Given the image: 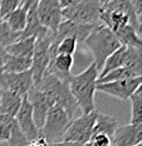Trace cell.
Masks as SVG:
<instances>
[{
  "label": "cell",
  "mask_w": 142,
  "mask_h": 146,
  "mask_svg": "<svg viewBox=\"0 0 142 146\" xmlns=\"http://www.w3.org/2000/svg\"><path fill=\"white\" fill-rule=\"evenodd\" d=\"M97 78L99 71L95 66V63L92 62L89 68H86L82 73L73 75L68 83V88L83 115L96 110L94 104V94L96 92Z\"/></svg>",
  "instance_id": "6da1fadb"
},
{
  "label": "cell",
  "mask_w": 142,
  "mask_h": 146,
  "mask_svg": "<svg viewBox=\"0 0 142 146\" xmlns=\"http://www.w3.org/2000/svg\"><path fill=\"white\" fill-rule=\"evenodd\" d=\"M3 90H5V89H3V87L0 84V96H1V93H2V91H3Z\"/></svg>",
  "instance_id": "ab89813d"
},
{
  "label": "cell",
  "mask_w": 142,
  "mask_h": 146,
  "mask_svg": "<svg viewBox=\"0 0 142 146\" xmlns=\"http://www.w3.org/2000/svg\"><path fill=\"white\" fill-rule=\"evenodd\" d=\"M6 56H7V52H6V50H5L3 47H1V46H0V60L5 61Z\"/></svg>",
  "instance_id": "74e56055"
},
{
  "label": "cell",
  "mask_w": 142,
  "mask_h": 146,
  "mask_svg": "<svg viewBox=\"0 0 142 146\" xmlns=\"http://www.w3.org/2000/svg\"><path fill=\"white\" fill-rule=\"evenodd\" d=\"M96 26L97 25H86L71 20H64L59 24L57 31L52 34V44H57L66 37H75L77 43L84 42Z\"/></svg>",
  "instance_id": "4fadbf2b"
},
{
  "label": "cell",
  "mask_w": 142,
  "mask_h": 146,
  "mask_svg": "<svg viewBox=\"0 0 142 146\" xmlns=\"http://www.w3.org/2000/svg\"><path fill=\"white\" fill-rule=\"evenodd\" d=\"M134 146H142L141 143H139V144H137V145H134Z\"/></svg>",
  "instance_id": "60d3db41"
},
{
  "label": "cell",
  "mask_w": 142,
  "mask_h": 146,
  "mask_svg": "<svg viewBox=\"0 0 142 146\" xmlns=\"http://www.w3.org/2000/svg\"><path fill=\"white\" fill-rule=\"evenodd\" d=\"M74 63L73 55L57 54L55 57L51 58L47 66V72L53 74L60 82L68 84L72 79V66Z\"/></svg>",
  "instance_id": "9a60e30c"
},
{
  "label": "cell",
  "mask_w": 142,
  "mask_h": 146,
  "mask_svg": "<svg viewBox=\"0 0 142 146\" xmlns=\"http://www.w3.org/2000/svg\"><path fill=\"white\" fill-rule=\"evenodd\" d=\"M2 20L6 21L7 25L9 26V28L12 29L14 32L21 33L25 29V27H26L27 11L24 8H21V7H18L16 10L10 13L8 16H6Z\"/></svg>",
  "instance_id": "cb8c5ba5"
},
{
  "label": "cell",
  "mask_w": 142,
  "mask_h": 146,
  "mask_svg": "<svg viewBox=\"0 0 142 146\" xmlns=\"http://www.w3.org/2000/svg\"><path fill=\"white\" fill-rule=\"evenodd\" d=\"M114 34L118 37L121 45H124L128 47L141 48V35H139L138 32L131 25H125L124 27L120 28Z\"/></svg>",
  "instance_id": "603a6c76"
},
{
  "label": "cell",
  "mask_w": 142,
  "mask_h": 146,
  "mask_svg": "<svg viewBox=\"0 0 142 146\" xmlns=\"http://www.w3.org/2000/svg\"><path fill=\"white\" fill-rule=\"evenodd\" d=\"M34 86H36L38 89L43 91L47 92L48 94H51L55 101V105L60 106L66 111L68 117L73 119L74 113L78 109V106L68 88V84L60 82L53 74L46 71L44 73L43 78L40 79V81Z\"/></svg>",
  "instance_id": "3957f363"
},
{
  "label": "cell",
  "mask_w": 142,
  "mask_h": 146,
  "mask_svg": "<svg viewBox=\"0 0 142 146\" xmlns=\"http://www.w3.org/2000/svg\"><path fill=\"white\" fill-rule=\"evenodd\" d=\"M102 3L100 0H82L75 6L62 10V16L65 20H71L78 24L99 25Z\"/></svg>",
  "instance_id": "5b68a950"
},
{
  "label": "cell",
  "mask_w": 142,
  "mask_h": 146,
  "mask_svg": "<svg viewBox=\"0 0 142 146\" xmlns=\"http://www.w3.org/2000/svg\"><path fill=\"white\" fill-rule=\"evenodd\" d=\"M131 100V123L133 125L142 124V91L139 87L129 98Z\"/></svg>",
  "instance_id": "484cf974"
},
{
  "label": "cell",
  "mask_w": 142,
  "mask_h": 146,
  "mask_svg": "<svg viewBox=\"0 0 142 146\" xmlns=\"http://www.w3.org/2000/svg\"><path fill=\"white\" fill-rule=\"evenodd\" d=\"M101 1V3H102V6H104V5H106L108 2H111V1H114V0H100Z\"/></svg>",
  "instance_id": "f35d334b"
},
{
  "label": "cell",
  "mask_w": 142,
  "mask_h": 146,
  "mask_svg": "<svg viewBox=\"0 0 142 146\" xmlns=\"http://www.w3.org/2000/svg\"><path fill=\"white\" fill-rule=\"evenodd\" d=\"M52 32L44 38L35 39L34 45V53L32 57V66L30 71L33 74L34 84L38 83L43 78L44 73L46 72L47 66L51 61V53L49 46L52 44Z\"/></svg>",
  "instance_id": "52a82bcc"
},
{
  "label": "cell",
  "mask_w": 142,
  "mask_h": 146,
  "mask_svg": "<svg viewBox=\"0 0 142 146\" xmlns=\"http://www.w3.org/2000/svg\"><path fill=\"white\" fill-rule=\"evenodd\" d=\"M27 146H49V144L43 138V137H40V138H38V139H36L35 142H32V143H29Z\"/></svg>",
  "instance_id": "d590c367"
},
{
  "label": "cell",
  "mask_w": 142,
  "mask_h": 146,
  "mask_svg": "<svg viewBox=\"0 0 142 146\" xmlns=\"http://www.w3.org/2000/svg\"><path fill=\"white\" fill-rule=\"evenodd\" d=\"M142 124H129L115 129L112 136V146H134L141 143Z\"/></svg>",
  "instance_id": "5bb4252c"
},
{
  "label": "cell",
  "mask_w": 142,
  "mask_h": 146,
  "mask_svg": "<svg viewBox=\"0 0 142 146\" xmlns=\"http://www.w3.org/2000/svg\"><path fill=\"white\" fill-rule=\"evenodd\" d=\"M97 112V110H94L89 113L82 115L81 117L73 119L62 138V142L86 144L92 137V130L95 124Z\"/></svg>",
  "instance_id": "8992f818"
},
{
  "label": "cell",
  "mask_w": 142,
  "mask_h": 146,
  "mask_svg": "<svg viewBox=\"0 0 142 146\" xmlns=\"http://www.w3.org/2000/svg\"><path fill=\"white\" fill-rule=\"evenodd\" d=\"M37 3L32 6L27 10V23L25 29L20 33L19 39L22 38H28V37H35L36 39L38 38H44L46 37L51 32L46 29L39 21L38 16H37V10H36Z\"/></svg>",
  "instance_id": "2e32d148"
},
{
  "label": "cell",
  "mask_w": 142,
  "mask_h": 146,
  "mask_svg": "<svg viewBox=\"0 0 142 146\" xmlns=\"http://www.w3.org/2000/svg\"><path fill=\"white\" fill-rule=\"evenodd\" d=\"M38 2V0H21V3H20V7L24 8L26 11L32 7Z\"/></svg>",
  "instance_id": "e575fe53"
},
{
  "label": "cell",
  "mask_w": 142,
  "mask_h": 146,
  "mask_svg": "<svg viewBox=\"0 0 142 146\" xmlns=\"http://www.w3.org/2000/svg\"><path fill=\"white\" fill-rule=\"evenodd\" d=\"M22 97L16 93L3 90L0 96V115L16 117L18 110L21 106Z\"/></svg>",
  "instance_id": "ac0fdd59"
},
{
  "label": "cell",
  "mask_w": 142,
  "mask_h": 146,
  "mask_svg": "<svg viewBox=\"0 0 142 146\" xmlns=\"http://www.w3.org/2000/svg\"><path fill=\"white\" fill-rule=\"evenodd\" d=\"M141 76H137L128 80L101 83V84H96V91L104 92L120 100H126L139 87H141Z\"/></svg>",
  "instance_id": "7c38bea8"
},
{
  "label": "cell",
  "mask_w": 142,
  "mask_h": 146,
  "mask_svg": "<svg viewBox=\"0 0 142 146\" xmlns=\"http://www.w3.org/2000/svg\"><path fill=\"white\" fill-rule=\"evenodd\" d=\"M36 10L40 24L49 32L55 33L63 19V9L58 0H38Z\"/></svg>",
  "instance_id": "9c48e42d"
},
{
  "label": "cell",
  "mask_w": 142,
  "mask_h": 146,
  "mask_svg": "<svg viewBox=\"0 0 142 146\" xmlns=\"http://www.w3.org/2000/svg\"><path fill=\"white\" fill-rule=\"evenodd\" d=\"M20 37V33H16L9 28L6 21L0 23V46L6 48L7 46L17 42Z\"/></svg>",
  "instance_id": "83f0119b"
},
{
  "label": "cell",
  "mask_w": 142,
  "mask_h": 146,
  "mask_svg": "<svg viewBox=\"0 0 142 146\" xmlns=\"http://www.w3.org/2000/svg\"><path fill=\"white\" fill-rule=\"evenodd\" d=\"M20 7V0H0V16L3 19Z\"/></svg>",
  "instance_id": "f546056e"
},
{
  "label": "cell",
  "mask_w": 142,
  "mask_h": 146,
  "mask_svg": "<svg viewBox=\"0 0 142 146\" xmlns=\"http://www.w3.org/2000/svg\"><path fill=\"white\" fill-rule=\"evenodd\" d=\"M9 137H10L9 128L7 127L5 124L0 123V142H1V143L8 142V141H9Z\"/></svg>",
  "instance_id": "1f68e13d"
},
{
  "label": "cell",
  "mask_w": 142,
  "mask_h": 146,
  "mask_svg": "<svg viewBox=\"0 0 142 146\" xmlns=\"http://www.w3.org/2000/svg\"><path fill=\"white\" fill-rule=\"evenodd\" d=\"M80 1H82V0H58L59 6H60L62 9H65V8H68V7H72V6H75Z\"/></svg>",
  "instance_id": "836d02e7"
},
{
  "label": "cell",
  "mask_w": 142,
  "mask_h": 146,
  "mask_svg": "<svg viewBox=\"0 0 142 146\" xmlns=\"http://www.w3.org/2000/svg\"><path fill=\"white\" fill-rule=\"evenodd\" d=\"M128 47V46H126ZM124 68L131 70L138 76L142 74V55L140 47H128Z\"/></svg>",
  "instance_id": "d4e9b609"
},
{
  "label": "cell",
  "mask_w": 142,
  "mask_h": 146,
  "mask_svg": "<svg viewBox=\"0 0 142 146\" xmlns=\"http://www.w3.org/2000/svg\"><path fill=\"white\" fill-rule=\"evenodd\" d=\"M15 118L17 120L19 128L25 134V136L27 137L29 143L35 142L36 139L41 137V131H40V129L37 128L35 121H34L33 107H32V105H30L26 94L22 97L21 106H20Z\"/></svg>",
  "instance_id": "8fae6325"
},
{
  "label": "cell",
  "mask_w": 142,
  "mask_h": 146,
  "mask_svg": "<svg viewBox=\"0 0 142 146\" xmlns=\"http://www.w3.org/2000/svg\"><path fill=\"white\" fill-rule=\"evenodd\" d=\"M84 42L94 56L93 62L99 72L105 60L121 46L115 34L104 25H97Z\"/></svg>",
  "instance_id": "7a4b0ae2"
},
{
  "label": "cell",
  "mask_w": 142,
  "mask_h": 146,
  "mask_svg": "<svg viewBox=\"0 0 142 146\" xmlns=\"http://www.w3.org/2000/svg\"><path fill=\"white\" fill-rule=\"evenodd\" d=\"M126 52H128V47L124 46V45H121L115 52H113L112 54L110 55L106 60H105V62H104L101 71L99 72V78L104 76L106 73L111 72L112 70H115L118 68L124 66Z\"/></svg>",
  "instance_id": "ffe728a7"
},
{
  "label": "cell",
  "mask_w": 142,
  "mask_h": 146,
  "mask_svg": "<svg viewBox=\"0 0 142 146\" xmlns=\"http://www.w3.org/2000/svg\"><path fill=\"white\" fill-rule=\"evenodd\" d=\"M35 37H28L18 39L14 44L7 46L5 50L7 54L14 56H21V57H33L34 53V45H35Z\"/></svg>",
  "instance_id": "7402d4cb"
},
{
  "label": "cell",
  "mask_w": 142,
  "mask_h": 146,
  "mask_svg": "<svg viewBox=\"0 0 142 146\" xmlns=\"http://www.w3.org/2000/svg\"><path fill=\"white\" fill-rule=\"evenodd\" d=\"M53 45L55 46V56L57 54L73 55L77 48V39L75 37H66Z\"/></svg>",
  "instance_id": "f1b7e54d"
},
{
  "label": "cell",
  "mask_w": 142,
  "mask_h": 146,
  "mask_svg": "<svg viewBox=\"0 0 142 146\" xmlns=\"http://www.w3.org/2000/svg\"><path fill=\"white\" fill-rule=\"evenodd\" d=\"M71 119L66 111L58 105H54L47 111L44 125L40 129L41 137L48 143L54 144L62 142V138L70 126Z\"/></svg>",
  "instance_id": "277c9868"
},
{
  "label": "cell",
  "mask_w": 142,
  "mask_h": 146,
  "mask_svg": "<svg viewBox=\"0 0 142 146\" xmlns=\"http://www.w3.org/2000/svg\"><path fill=\"white\" fill-rule=\"evenodd\" d=\"M52 146H84V144H80V143H74V142H58V143H54L49 144Z\"/></svg>",
  "instance_id": "8d00e7d4"
},
{
  "label": "cell",
  "mask_w": 142,
  "mask_h": 146,
  "mask_svg": "<svg viewBox=\"0 0 142 146\" xmlns=\"http://www.w3.org/2000/svg\"><path fill=\"white\" fill-rule=\"evenodd\" d=\"M89 143L92 146H112V139L104 134H97L91 137Z\"/></svg>",
  "instance_id": "4dcf8cb0"
},
{
  "label": "cell",
  "mask_w": 142,
  "mask_h": 146,
  "mask_svg": "<svg viewBox=\"0 0 142 146\" xmlns=\"http://www.w3.org/2000/svg\"><path fill=\"white\" fill-rule=\"evenodd\" d=\"M1 21H2V18H1V16H0V23H1Z\"/></svg>",
  "instance_id": "b9f144b4"
},
{
  "label": "cell",
  "mask_w": 142,
  "mask_h": 146,
  "mask_svg": "<svg viewBox=\"0 0 142 146\" xmlns=\"http://www.w3.org/2000/svg\"><path fill=\"white\" fill-rule=\"evenodd\" d=\"M0 123L5 124L9 128V131H10V137L8 141L9 146H27L29 144V141L19 128L15 117L0 115Z\"/></svg>",
  "instance_id": "e0dca14e"
},
{
  "label": "cell",
  "mask_w": 142,
  "mask_h": 146,
  "mask_svg": "<svg viewBox=\"0 0 142 146\" xmlns=\"http://www.w3.org/2000/svg\"><path fill=\"white\" fill-rule=\"evenodd\" d=\"M132 8L134 10V13L137 14V16L141 19L142 15V0H130Z\"/></svg>",
  "instance_id": "d6a6232c"
},
{
  "label": "cell",
  "mask_w": 142,
  "mask_h": 146,
  "mask_svg": "<svg viewBox=\"0 0 142 146\" xmlns=\"http://www.w3.org/2000/svg\"><path fill=\"white\" fill-rule=\"evenodd\" d=\"M116 128H118V119L116 118L97 112L95 124H94L93 130H92V136L97 135V134H104L112 139V136Z\"/></svg>",
  "instance_id": "d6986e66"
},
{
  "label": "cell",
  "mask_w": 142,
  "mask_h": 146,
  "mask_svg": "<svg viewBox=\"0 0 142 146\" xmlns=\"http://www.w3.org/2000/svg\"><path fill=\"white\" fill-rule=\"evenodd\" d=\"M0 84L5 90L24 97L34 86V79L30 70L20 73L2 72L0 75Z\"/></svg>",
  "instance_id": "30bf717a"
},
{
  "label": "cell",
  "mask_w": 142,
  "mask_h": 146,
  "mask_svg": "<svg viewBox=\"0 0 142 146\" xmlns=\"http://www.w3.org/2000/svg\"><path fill=\"white\" fill-rule=\"evenodd\" d=\"M20 3H21V0H20Z\"/></svg>",
  "instance_id": "7bdbcfd3"
},
{
  "label": "cell",
  "mask_w": 142,
  "mask_h": 146,
  "mask_svg": "<svg viewBox=\"0 0 142 146\" xmlns=\"http://www.w3.org/2000/svg\"><path fill=\"white\" fill-rule=\"evenodd\" d=\"M26 96L33 107V117L36 126L38 129H41L47 111L55 105L53 97L47 92L38 89L36 86H33Z\"/></svg>",
  "instance_id": "ba28073f"
},
{
  "label": "cell",
  "mask_w": 142,
  "mask_h": 146,
  "mask_svg": "<svg viewBox=\"0 0 142 146\" xmlns=\"http://www.w3.org/2000/svg\"><path fill=\"white\" fill-rule=\"evenodd\" d=\"M49 146H52V145H49Z\"/></svg>",
  "instance_id": "ee69618b"
},
{
  "label": "cell",
  "mask_w": 142,
  "mask_h": 146,
  "mask_svg": "<svg viewBox=\"0 0 142 146\" xmlns=\"http://www.w3.org/2000/svg\"><path fill=\"white\" fill-rule=\"evenodd\" d=\"M137 76L138 75L132 72L131 70L122 66V68H118L115 70H112L111 72L106 73L102 78H99L97 81H96V84L108 83V82H114V81H121V80H128V79H132V78H137Z\"/></svg>",
  "instance_id": "4316f807"
},
{
  "label": "cell",
  "mask_w": 142,
  "mask_h": 146,
  "mask_svg": "<svg viewBox=\"0 0 142 146\" xmlns=\"http://www.w3.org/2000/svg\"><path fill=\"white\" fill-rule=\"evenodd\" d=\"M32 66V58L30 57H21L7 54L3 65L2 72L5 73H20L30 70Z\"/></svg>",
  "instance_id": "44dd1931"
},
{
  "label": "cell",
  "mask_w": 142,
  "mask_h": 146,
  "mask_svg": "<svg viewBox=\"0 0 142 146\" xmlns=\"http://www.w3.org/2000/svg\"><path fill=\"white\" fill-rule=\"evenodd\" d=\"M0 143H1V142H0Z\"/></svg>",
  "instance_id": "f6af8a7d"
}]
</instances>
